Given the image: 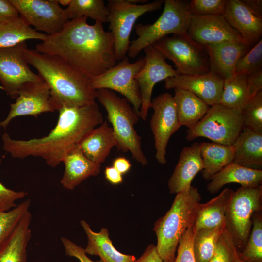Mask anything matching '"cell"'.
<instances>
[{"instance_id": "cell-13", "label": "cell", "mask_w": 262, "mask_h": 262, "mask_svg": "<svg viewBox=\"0 0 262 262\" xmlns=\"http://www.w3.org/2000/svg\"><path fill=\"white\" fill-rule=\"evenodd\" d=\"M19 16L36 31L48 35L60 32L68 21L56 0H9Z\"/></svg>"}, {"instance_id": "cell-25", "label": "cell", "mask_w": 262, "mask_h": 262, "mask_svg": "<svg viewBox=\"0 0 262 262\" xmlns=\"http://www.w3.org/2000/svg\"><path fill=\"white\" fill-rule=\"evenodd\" d=\"M233 146V163L257 170L262 168V134L243 127Z\"/></svg>"}, {"instance_id": "cell-24", "label": "cell", "mask_w": 262, "mask_h": 262, "mask_svg": "<svg viewBox=\"0 0 262 262\" xmlns=\"http://www.w3.org/2000/svg\"><path fill=\"white\" fill-rule=\"evenodd\" d=\"M84 155L89 160L101 164L117 145L113 130L106 120L93 129L78 144Z\"/></svg>"}, {"instance_id": "cell-39", "label": "cell", "mask_w": 262, "mask_h": 262, "mask_svg": "<svg viewBox=\"0 0 262 262\" xmlns=\"http://www.w3.org/2000/svg\"><path fill=\"white\" fill-rule=\"evenodd\" d=\"M238 251L230 235L225 228L219 237L214 254L209 262H234Z\"/></svg>"}, {"instance_id": "cell-8", "label": "cell", "mask_w": 262, "mask_h": 262, "mask_svg": "<svg viewBox=\"0 0 262 262\" xmlns=\"http://www.w3.org/2000/svg\"><path fill=\"white\" fill-rule=\"evenodd\" d=\"M165 59L172 61L180 75H194L210 72L208 55L204 45L188 34L166 36L152 45Z\"/></svg>"}, {"instance_id": "cell-36", "label": "cell", "mask_w": 262, "mask_h": 262, "mask_svg": "<svg viewBox=\"0 0 262 262\" xmlns=\"http://www.w3.org/2000/svg\"><path fill=\"white\" fill-rule=\"evenodd\" d=\"M31 200L27 199L8 211H0V246L14 231L25 213L29 211Z\"/></svg>"}, {"instance_id": "cell-51", "label": "cell", "mask_w": 262, "mask_h": 262, "mask_svg": "<svg viewBox=\"0 0 262 262\" xmlns=\"http://www.w3.org/2000/svg\"><path fill=\"white\" fill-rule=\"evenodd\" d=\"M234 262H245L243 260H242L238 256V255H237V256L236 257V258H235Z\"/></svg>"}, {"instance_id": "cell-42", "label": "cell", "mask_w": 262, "mask_h": 262, "mask_svg": "<svg viewBox=\"0 0 262 262\" xmlns=\"http://www.w3.org/2000/svg\"><path fill=\"white\" fill-rule=\"evenodd\" d=\"M26 195L25 191L13 190L0 182V211H8L16 207L17 205L16 201L24 198Z\"/></svg>"}, {"instance_id": "cell-6", "label": "cell", "mask_w": 262, "mask_h": 262, "mask_svg": "<svg viewBox=\"0 0 262 262\" xmlns=\"http://www.w3.org/2000/svg\"><path fill=\"white\" fill-rule=\"evenodd\" d=\"M188 2L183 0H165L161 15L153 24L136 25L137 38L131 42L128 57L134 58L145 48L168 34H187L191 18Z\"/></svg>"}, {"instance_id": "cell-29", "label": "cell", "mask_w": 262, "mask_h": 262, "mask_svg": "<svg viewBox=\"0 0 262 262\" xmlns=\"http://www.w3.org/2000/svg\"><path fill=\"white\" fill-rule=\"evenodd\" d=\"M234 191L226 188L209 201L200 203L195 229L214 228L225 224L226 212Z\"/></svg>"}, {"instance_id": "cell-16", "label": "cell", "mask_w": 262, "mask_h": 262, "mask_svg": "<svg viewBox=\"0 0 262 262\" xmlns=\"http://www.w3.org/2000/svg\"><path fill=\"white\" fill-rule=\"evenodd\" d=\"M10 105L7 117L0 122V128L4 129L16 117L27 115L37 117L42 113L57 111L51 100L50 89L43 80L24 85L16 101Z\"/></svg>"}, {"instance_id": "cell-30", "label": "cell", "mask_w": 262, "mask_h": 262, "mask_svg": "<svg viewBox=\"0 0 262 262\" xmlns=\"http://www.w3.org/2000/svg\"><path fill=\"white\" fill-rule=\"evenodd\" d=\"M200 154L203 162L202 177L211 180L213 176L227 165L233 163L234 147L215 142L200 143Z\"/></svg>"}, {"instance_id": "cell-32", "label": "cell", "mask_w": 262, "mask_h": 262, "mask_svg": "<svg viewBox=\"0 0 262 262\" xmlns=\"http://www.w3.org/2000/svg\"><path fill=\"white\" fill-rule=\"evenodd\" d=\"M251 97L247 75L236 74L231 78L224 80L221 104L241 111Z\"/></svg>"}, {"instance_id": "cell-47", "label": "cell", "mask_w": 262, "mask_h": 262, "mask_svg": "<svg viewBox=\"0 0 262 262\" xmlns=\"http://www.w3.org/2000/svg\"><path fill=\"white\" fill-rule=\"evenodd\" d=\"M104 173L106 180L113 185H117L123 182L122 175L113 166H107Z\"/></svg>"}, {"instance_id": "cell-7", "label": "cell", "mask_w": 262, "mask_h": 262, "mask_svg": "<svg viewBox=\"0 0 262 262\" xmlns=\"http://www.w3.org/2000/svg\"><path fill=\"white\" fill-rule=\"evenodd\" d=\"M262 211V186L241 187L234 191L225 218L226 229L239 252L245 247L254 213Z\"/></svg>"}, {"instance_id": "cell-33", "label": "cell", "mask_w": 262, "mask_h": 262, "mask_svg": "<svg viewBox=\"0 0 262 262\" xmlns=\"http://www.w3.org/2000/svg\"><path fill=\"white\" fill-rule=\"evenodd\" d=\"M225 228V224L214 228H194L192 245L196 262H209Z\"/></svg>"}, {"instance_id": "cell-27", "label": "cell", "mask_w": 262, "mask_h": 262, "mask_svg": "<svg viewBox=\"0 0 262 262\" xmlns=\"http://www.w3.org/2000/svg\"><path fill=\"white\" fill-rule=\"evenodd\" d=\"M32 215L23 216L9 237L0 246V262H26L27 247L31 237Z\"/></svg>"}, {"instance_id": "cell-26", "label": "cell", "mask_w": 262, "mask_h": 262, "mask_svg": "<svg viewBox=\"0 0 262 262\" xmlns=\"http://www.w3.org/2000/svg\"><path fill=\"white\" fill-rule=\"evenodd\" d=\"M207 185L211 194L218 192L225 185L239 183L241 187H256L262 185V170L246 167L232 163L214 175Z\"/></svg>"}, {"instance_id": "cell-14", "label": "cell", "mask_w": 262, "mask_h": 262, "mask_svg": "<svg viewBox=\"0 0 262 262\" xmlns=\"http://www.w3.org/2000/svg\"><path fill=\"white\" fill-rule=\"evenodd\" d=\"M153 113L150 122L154 139L155 158L162 164H166V147L171 135L181 126L179 121L173 96L164 93L151 101Z\"/></svg>"}, {"instance_id": "cell-10", "label": "cell", "mask_w": 262, "mask_h": 262, "mask_svg": "<svg viewBox=\"0 0 262 262\" xmlns=\"http://www.w3.org/2000/svg\"><path fill=\"white\" fill-rule=\"evenodd\" d=\"M242 129L241 111L218 104L210 106L203 118L187 130L186 138L192 141L205 137L213 142L230 146Z\"/></svg>"}, {"instance_id": "cell-45", "label": "cell", "mask_w": 262, "mask_h": 262, "mask_svg": "<svg viewBox=\"0 0 262 262\" xmlns=\"http://www.w3.org/2000/svg\"><path fill=\"white\" fill-rule=\"evenodd\" d=\"M133 262H163V260L157 253L155 245L150 244L141 256Z\"/></svg>"}, {"instance_id": "cell-43", "label": "cell", "mask_w": 262, "mask_h": 262, "mask_svg": "<svg viewBox=\"0 0 262 262\" xmlns=\"http://www.w3.org/2000/svg\"><path fill=\"white\" fill-rule=\"evenodd\" d=\"M61 240L67 256L75 257L80 262H102L100 260L94 261L90 259L86 254L84 248L78 246L70 240L62 237Z\"/></svg>"}, {"instance_id": "cell-2", "label": "cell", "mask_w": 262, "mask_h": 262, "mask_svg": "<svg viewBox=\"0 0 262 262\" xmlns=\"http://www.w3.org/2000/svg\"><path fill=\"white\" fill-rule=\"evenodd\" d=\"M58 111L57 123L48 135L24 140L12 139L5 132L2 136L3 149L14 158L41 157L48 165L55 167L70 150L103 122L96 102L82 106H63Z\"/></svg>"}, {"instance_id": "cell-20", "label": "cell", "mask_w": 262, "mask_h": 262, "mask_svg": "<svg viewBox=\"0 0 262 262\" xmlns=\"http://www.w3.org/2000/svg\"><path fill=\"white\" fill-rule=\"evenodd\" d=\"M229 24L250 47L255 45L262 34V18L251 11L240 0H227L223 14Z\"/></svg>"}, {"instance_id": "cell-34", "label": "cell", "mask_w": 262, "mask_h": 262, "mask_svg": "<svg viewBox=\"0 0 262 262\" xmlns=\"http://www.w3.org/2000/svg\"><path fill=\"white\" fill-rule=\"evenodd\" d=\"M68 20L82 17L107 22L109 10L102 0H71L64 9Z\"/></svg>"}, {"instance_id": "cell-44", "label": "cell", "mask_w": 262, "mask_h": 262, "mask_svg": "<svg viewBox=\"0 0 262 262\" xmlns=\"http://www.w3.org/2000/svg\"><path fill=\"white\" fill-rule=\"evenodd\" d=\"M19 16L9 0H0V24Z\"/></svg>"}, {"instance_id": "cell-12", "label": "cell", "mask_w": 262, "mask_h": 262, "mask_svg": "<svg viewBox=\"0 0 262 262\" xmlns=\"http://www.w3.org/2000/svg\"><path fill=\"white\" fill-rule=\"evenodd\" d=\"M26 42L8 48H0V89L16 98L22 87L43 80L30 69L25 58Z\"/></svg>"}, {"instance_id": "cell-3", "label": "cell", "mask_w": 262, "mask_h": 262, "mask_svg": "<svg viewBox=\"0 0 262 262\" xmlns=\"http://www.w3.org/2000/svg\"><path fill=\"white\" fill-rule=\"evenodd\" d=\"M25 55L28 64L48 85L57 111L63 106H82L96 102L97 90L92 88L90 78L61 58L29 49Z\"/></svg>"}, {"instance_id": "cell-38", "label": "cell", "mask_w": 262, "mask_h": 262, "mask_svg": "<svg viewBox=\"0 0 262 262\" xmlns=\"http://www.w3.org/2000/svg\"><path fill=\"white\" fill-rule=\"evenodd\" d=\"M261 70H262V39L237 61L235 72V74L249 75Z\"/></svg>"}, {"instance_id": "cell-31", "label": "cell", "mask_w": 262, "mask_h": 262, "mask_svg": "<svg viewBox=\"0 0 262 262\" xmlns=\"http://www.w3.org/2000/svg\"><path fill=\"white\" fill-rule=\"evenodd\" d=\"M47 36L28 25L20 16L0 24V48L14 47L30 39L43 41Z\"/></svg>"}, {"instance_id": "cell-19", "label": "cell", "mask_w": 262, "mask_h": 262, "mask_svg": "<svg viewBox=\"0 0 262 262\" xmlns=\"http://www.w3.org/2000/svg\"><path fill=\"white\" fill-rule=\"evenodd\" d=\"M208 55L210 72L223 80L235 74L237 61L251 48L245 42H226L204 45Z\"/></svg>"}, {"instance_id": "cell-4", "label": "cell", "mask_w": 262, "mask_h": 262, "mask_svg": "<svg viewBox=\"0 0 262 262\" xmlns=\"http://www.w3.org/2000/svg\"><path fill=\"white\" fill-rule=\"evenodd\" d=\"M201 199L198 189L191 186L176 194L169 210L154 223L156 248L163 262H174L181 238L195 223Z\"/></svg>"}, {"instance_id": "cell-5", "label": "cell", "mask_w": 262, "mask_h": 262, "mask_svg": "<svg viewBox=\"0 0 262 262\" xmlns=\"http://www.w3.org/2000/svg\"><path fill=\"white\" fill-rule=\"evenodd\" d=\"M96 99L106 110L108 120L117 141V149L124 152L130 151L137 162L146 165L148 161L142 149L141 138L134 128L139 120L138 113L125 98L109 89L97 90Z\"/></svg>"}, {"instance_id": "cell-49", "label": "cell", "mask_w": 262, "mask_h": 262, "mask_svg": "<svg viewBox=\"0 0 262 262\" xmlns=\"http://www.w3.org/2000/svg\"><path fill=\"white\" fill-rule=\"evenodd\" d=\"M251 11L262 18V0H240Z\"/></svg>"}, {"instance_id": "cell-35", "label": "cell", "mask_w": 262, "mask_h": 262, "mask_svg": "<svg viewBox=\"0 0 262 262\" xmlns=\"http://www.w3.org/2000/svg\"><path fill=\"white\" fill-rule=\"evenodd\" d=\"M239 257L246 262H262V213H254L252 228L247 243L242 251H238Z\"/></svg>"}, {"instance_id": "cell-9", "label": "cell", "mask_w": 262, "mask_h": 262, "mask_svg": "<svg viewBox=\"0 0 262 262\" xmlns=\"http://www.w3.org/2000/svg\"><path fill=\"white\" fill-rule=\"evenodd\" d=\"M164 0H157L142 4H134L128 0H108L107 22L114 38L116 61L127 56L131 42V32L137 19L144 14L161 8Z\"/></svg>"}, {"instance_id": "cell-37", "label": "cell", "mask_w": 262, "mask_h": 262, "mask_svg": "<svg viewBox=\"0 0 262 262\" xmlns=\"http://www.w3.org/2000/svg\"><path fill=\"white\" fill-rule=\"evenodd\" d=\"M243 127L262 134V91L252 96L241 110Z\"/></svg>"}, {"instance_id": "cell-40", "label": "cell", "mask_w": 262, "mask_h": 262, "mask_svg": "<svg viewBox=\"0 0 262 262\" xmlns=\"http://www.w3.org/2000/svg\"><path fill=\"white\" fill-rule=\"evenodd\" d=\"M227 0H192L189 1L188 11L191 15L223 14Z\"/></svg>"}, {"instance_id": "cell-1", "label": "cell", "mask_w": 262, "mask_h": 262, "mask_svg": "<svg viewBox=\"0 0 262 262\" xmlns=\"http://www.w3.org/2000/svg\"><path fill=\"white\" fill-rule=\"evenodd\" d=\"M87 18L68 20L58 33L37 44L40 53L58 56L90 78L98 76L117 64L114 38L102 23L89 24Z\"/></svg>"}, {"instance_id": "cell-11", "label": "cell", "mask_w": 262, "mask_h": 262, "mask_svg": "<svg viewBox=\"0 0 262 262\" xmlns=\"http://www.w3.org/2000/svg\"><path fill=\"white\" fill-rule=\"evenodd\" d=\"M145 62L144 57L130 63L127 55L104 73L90 78L91 86L96 90L106 89L120 93L139 114L141 97L137 75Z\"/></svg>"}, {"instance_id": "cell-15", "label": "cell", "mask_w": 262, "mask_h": 262, "mask_svg": "<svg viewBox=\"0 0 262 262\" xmlns=\"http://www.w3.org/2000/svg\"><path fill=\"white\" fill-rule=\"evenodd\" d=\"M145 62L137 75L140 88L141 105L139 113L140 118L146 120L151 108L153 89L158 82L176 76L179 74L167 63L164 55L153 45L144 49Z\"/></svg>"}, {"instance_id": "cell-17", "label": "cell", "mask_w": 262, "mask_h": 262, "mask_svg": "<svg viewBox=\"0 0 262 262\" xmlns=\"http://www.w3.org/2000/svg\"><path fill=\"white\" fill-rule=\"evenodd\" d=\"M188 35L205 45L226 42H244L239 33L227 22L223 14L191 15Z\"/></svg>"}, {"instance_id": "cell-21", "label": "cell", "mask_w": 262, "mask_h": 262, "mask_svg": "<svg viewBox=\"0 0 262 262\" xmlns=\"http://www.w3.org/2000/svg\"><path fill=\"white\" fill-rule=\"evenodd\" d=\"M203 168L200 143L195 142L184 147L168 181L170 193L177 194L189 190L193 180Z\"/></svg>"}, {"instance_id": "cell-18", "label": "cell", "mask_w": 262, "mask_h": 262, "mask_svg": "<svg viewBox=\"0 0 262 262\" xmlns=\"http://www.w3.org/2000/svg\"><path fill=\"white\" fill-rule=\"evenodd\" d=\"M164 81L167 89L179 88L189 91L210 106L220 104L224 80L210 72L194 75L179 74Z\"/></svg>"}, {"instance_id": "cell-48", "label": "cell", "mask_w": 262, "mask_h": 262, "mask_svg": "<svg viewBox=\"0 0 262 262\" xmlns=\"http://www.w3.org/2000/svg\"><path fill=\"white\" fill-rule=\"evenodd\" d=\"M131 166L130 161L124 157H117L113 162V166L122 175L127 173Z\"/></svg>"}, {"instance_id": "cell-50", "label": "cell", "mask_w": 262, "mask_h": 262, "mask_svg": "<svg viewBox=\"0 0 262 262\" xmlns=\"http://www.w3.org/2000/svg\"><path fill=\"white\" fill-rule=\"evenodd\" d=\"M59 5H61L64 6H68L71 0H56Z\"/></svg>"}, {"instance_id": "cell-28", "label": "cell", "mask_w": 262, "mask_h": 262, "mask_svg": "<svg viewBox=\"0 0 262 262\" xmlns=\"http://www.w3.org/2000/svg\"><path fill=\"white\" fill-rule=\"evenodd\" d=\"M174 89L173 97L180 123L190 129L203 118L210 106L189 91Z\"/></svg>"}, {"instance_id": "cell-23", "label": "cell", "mask_w": 262, "mask_h": 262, "mask_svg": "<svg viewBox=\"0 0 262 262\" xmlns=\"http://www.w3.org/2000/svg\"><path fill=\"white\" fill-rule=\"evenodd\" d=\"M80 224L87 238L84 248L86 254L98 256L102 262H133L136 259L134 255L123 254L114 246L107 228H102L96 232L85 220H81Z\"/></svg>"}, {"instance_id": "cell-41", "label": "cell", "mask_w": 262, "mask_h": 262, "mask_svg": "<svg viewBox=\"0 0 262 262\" xmlns=\"http://www.w3.org/2000/svg\"><path fill=\"white\" fill-rule=\"evenodd\" d=\"M194 226L183 234L177 247V254L174 262H196L193 249Z\"/></svg>"}, {"instance_id": "cell-22", "label": "cell", "mask_w": 262, "mask_h": 262, "mask_svg": "<svg viewBox=\"0 0 262 262\" xmlns=\"http://www.w3.org/2000/svg\"><path fill=\"white\" fill-rule=\"evenodd\" d=\"M62 162L65 171L60 183L68 190H73L89 177L98 175L101 171V164L87 158L78 145L66 154Z\"/></svg>"}, {"instance_id": "cell-46", "label": "cell", "mask_w": 262, "mask_h": 262, "mask_svg": "<svg viewBox=\"0 0 262 262\" xmlns=\"http://www.w3.org/2000/svg\"><path fill=\"white\" fill-rule=\"evenodd\" d=\"M248 82L252 97L262 91V70L248 75Z\"/></svg>"}]
</instances>
